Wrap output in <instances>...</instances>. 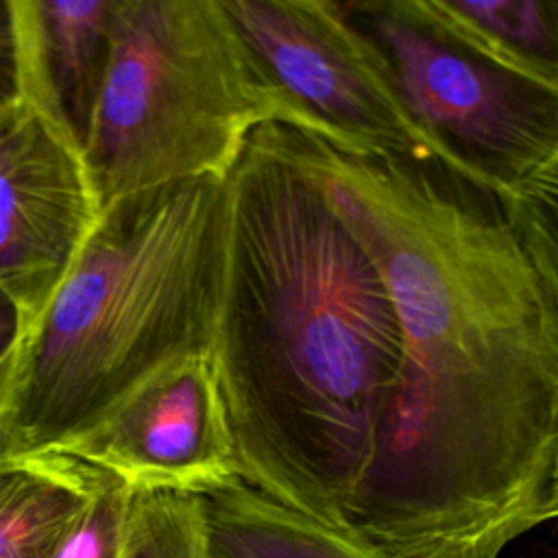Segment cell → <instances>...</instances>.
Returning <instances> with one entry per match:
<instances>
[{"label":"cell","mask_w":558,"mask_h":558,"mask_svg":"<svg viewBox=\"0 0 558 558\" xmlns=\"http://www.w3.org/2000/svg\"><path fill=\"white\" fill-rule=\"evenodd\" d=\"M122 558H209L201 495L133 488Z\"/></svg>","instance_id":"obj_14"},{"label":"cell","mask_w":558,"mask_h":558,"mask_svg":"<svg viewBox=\"0 0 558 558\" xmlns=\"http://www.w3.org/2000/svg\"><path fill=\"white\" fill-rule=\"evenodd\" d=\"M262 124L301 131L220 0H118L105 87L83 150L98 203L220 177Z\"/></svg>","instance_id":"obj_4"},{"label":"cell","mask_w":558,"mask_h":558,"mask_svg":"<svg viewBox=\"0 0 558 558\" xmlns=\"http://www.w3.org/2000/svg\"><path fill=\"white\" fill-rule=\"evenodd\" d=\"M20 100L15 2L0 0V116Z\"/></svg>","instance_id":"obj_16"},{"label":"cell","mask_w":558,"mask_h":558,"mask_svg":"<svg viewBox=\"0 0 558 558\" xmlns=\"http://www.w3.org/2000/svg\"><path fill=\"white\" fill-rule=\"evenodd\" d=\"M102 471L41 451L0 471V558H50Z\"/></svg>","instance_id":"obj_11"},{"label":"cell","mask_w":558,"mask_h":558,"mask_svg":"<svg viewBox=\"0 0 558 558\" xmlns=\"http://www.w3.org/2000/svg\"><path fill=\"white\" fill-rule=\"evenodd\" d=\"M296 133L401 327L344 534L392 558H499L549 521L558 307L495 194L438 161L353 155Z\"/></svg>","instance_id":"obj_1"},{"label":"cell","mask_w":558,"mask_h":558,"mask_svg":"<svg viewBox=\"0 0 558 558\" xmlns=\"http://www.w3.org/2000/svg\"><path fill=\"white\" fill-rule=\"evenodd\" d=\"M251 54L294 107L301 133L353 155L438 161L379 48L333 0H220Z\"/></svg>","instance_id":"obj_6"},{"label":"cell","mask_w":558,"mask_h":558,"mask_svg":"<svg viewBox=\"0 0 558 558\" xmlns=\"http://www.w3.org/2000/svg\"><path fill=\"white\" fill-rule=\"evenodd\" d=\"M453 37L558 92V0H423Z\"/></svg>","instance_id":"obj_12"},{"label":"cell","mask_w":558,"mask_h":558,"mask_svg":"<svg viewBox=\"0 0 558 558\" xmlns=\"http://www.w3.org/2000/svg\"><path fill=\"white\" fill-rule=\"evenodd\" d=\"M504 220L558 307V148L499 198Z\"/></svg>","instance_id":"obj_13"},{"label":"cell","mask_w":558,"mask_h":558,"mask_svg":"<svg viewBox=\"0 0 558 558\" xmlns=\"http://www.w3.org/2000/svg\"><path fill=\"white\" fill-rule=\"evenodd\" d=\"M133 486L105 473L61 532L50 558H122Z\"/></svg>","instance_id":"obj_15"},{"label":"cell","mask_w":558,"mask_h":558,"mask_svg":"<svg viewBox=\"0 0 558 558\" xmlns=\"http://www.w3.org/2000/svg\"><path fill=\"white\" fill-rule=\"evenodd\" d=\"M209 558H392L242 480L201 495Z\"/></svg>","instance_id":"obj_10"},{"label":"cell","mask_w":558,"mask_h":558,"mask_svg":"<svg viewBox=\"0 0 558 558\" xmlns=\"http://www.w3.org/2000/svg\"><path fill=\"white\" fill-rule=\"evenodd\" d=\"M222 183L211 362L238 475L344 532L401 362L395 301L294 129L257 126Z\"/></svg>","instance_id":"obj_2"},{"label":"cell","mask_w":558,"mask_h":558,"mask_svg":"<svg viewBox=\"0 0 558 558\" xmlns=\"http://www.w3.org/2000/svg\"><path fill=\"white\" fill-rule=\"evenodd\" d=\"M33 453H26L22 442L17 440L11 421H9V412H7V392H0V471L7 466L17 464L20 460L28 458Z\"/></svg>","instance_id":"obj_18"},{"label":"cell","mask_w":558,"mask_h":558,"mask_svg":"<svg viewBox=\"0 0 558 558\" xmlns=\"http://www.w3.org/2000/svg\"><path fill=\"white\" fill-rule=\"evenodd\" d=\"M440 163L504 198L558 148V92L475 52L423 0H347Z\"/></svg>","instance_id":"obj_5"},{"label":"cell","mask_w":558,"mask_h":558,"mask_svg":"<svg viewBox=\"0 0 558 558\" xmlns=\"http://www.w3.org/2000/svg\"><path fill=\"white\" fill-rule=\"evenodd\" d=\"M222 181L185 179L100 209L13 357L7 412L26 453L68 451L150 379L211 355Z\"/></svg>","instance_id":"obj_3"},{"label":"cell","mask_w":558,"mask_h":558,"mask_svg":"<svg viewBox=\"0 0 558 558\" xmlns=\"http://www.w3.org/2000/svg\"><path fill=\"white\" fill-rule=\"evenodd\" d=\"M83 155L28 102L0 116V290L28 325L98 220Z\"/></svg>","instance_id":"obj_7"},{"label":"cell","mask_w":558,"mask_h":558,"mask_svg":"<svg viewBox=\"0 0 558 558\" xmlns=\"http://www.w3.org/2000/svg\"><path fill=\"white\" fill-rule=\"evenodd\" d=\"M28 329V320L22 310L0 290V392L9 395L13 357Z\"/></svg>","instance_id":"obj_17"},{"label":"cell","mask_w":558,"mask_h":558,"mask_svg":"<svg viewBox=\"0 0 558 558\" xmlns=\"http://www.w3.org/2000/svg\"><path fill=\"white\" fill-rule=\"evenodd\" d=\"M549 519H558V458L554 464L551 488H549Z\"/></svg>","instance_id":"obj_19"},{"label":"cell","mask_w":558,"mask_h":558,"mask_svg":"<svg viewBox=\"0 0 558 558\" xmlns=\"http://www.w3.org/2000/svg\"><path fill=\"white\" fill-rule=\"evenodd\" d=\"M61 453L133 488L205 495L240 480L211 355L170 366Z\"/></svg>","instance_id":"obj_8"},{"label":"cell","mask_w":558,"mask_h":558,"mask_svg":"<svg viewBox=\"0 0 558 558\" xmlns=\"http://www.w3.org/2000/svg\"><path fill=\"white\" fill-rule=\"evenodd\" d=\"M20 100L81 155L111 63L118 0H13Z\"/></svg>","instance_id":"obj_9"}]
</instances>
